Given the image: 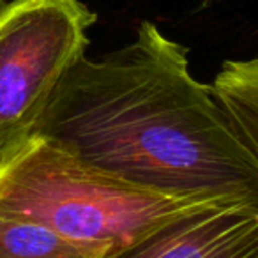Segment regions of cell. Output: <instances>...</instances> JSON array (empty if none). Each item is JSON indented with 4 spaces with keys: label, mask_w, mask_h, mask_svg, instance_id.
<instances>
[{
    "label": "cell",
    "mask_w": 258,
    "mask_h": 258,
    "mask_svg": "<svg viewBox=\"0 0 258 258\" xmlns=\"http://www.w3.org/2000/svg\"><path fill=\"white\" fill-rule=\"evenodd\" d=\"M32 135L158 193L258 204V156L191 75L187 48L151 22L120 50L80 57Z\"/></svg>",
    "instance_id": "1"
},
{
    "label": "cell",
    "mask_w": 258,
    "mask_h": 258,
    "mask_svg": "<svg viewBox=\"0 0 258 258\" xmlns=\"http://www.w3.org/2000/svg\"><path fill=\"white\" fill-rule=\"evenodd\" d=\"M96 20L80 0L0 8V156L32 135L60 80L85 55Z\"/></svg>",
    "instance_id": "3"
},
{
    "label": "cell",
    "mask_w": 258,
    "mask_h": 258,
    "mask_svg": "<svg viewBox=\"0 0 258 258\" xmlns=\"http://www.w3.org/2000/svg\"><path fill=\"white\" fill-rule=\"evenodd\" d=\"M0 258H101L92 249L50 228L20 218L0 216Z\"/></svg>",
    "instance_id": "6"
},
{
    "label": "cell",
    "mask_w": 258,
    "mask_h": 258,
    "mask_svg": "<svg viewBox=\"0 0 258 258\" xmlns=\"http://www.w3.org/2000/svg\"><path fill=\"white\" fill-rule=\"evenodd\" d=\"M110 258H258V204L180 214Z\"/></svg>",
    "instance_id": "4"
},
{
    "label": "cell",
    "mask_w": 258,
    "mask_h": 258,
    "mask_svg": "<svg viewBox=\"0 0 258 258\" xmlns=\"http://www.w3.org/2000/svg\"><path fill=\"white\" fill-rule=\"evenodd\" d=\"M219 204L242 202L173 197L137 186L43 135H30L0 156V216L43 225L101 258L177 216Z\"/></svg>",
    "instance_id": "2"
},
{
    "label": "cell",
    "mask_w": 258,
    "mask_h": 258,
    "mask_svg": "<svg viewBox=\"0 0 258 258\" xmlns=\"http://www.w3.org/2000/svg\"><path fill=\"white\" fill-rule=\"evenodd\" d=\"M211 97L237 138L258 156V60H226L207 83Z\"/></svg>",
    "instance_id": "5"
}]
</instances>
